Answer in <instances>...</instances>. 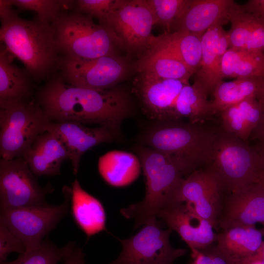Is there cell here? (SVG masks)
<instances>
[{
	"instance_id": "obj_1",
	"label": "cell",
	"mask_w": 264,
	"mask_h": 264,
	"mask_svg": "<svg viewBox=\"0 0 264 264\" xmlns=\"http://www.w3.org/2000/svg\"><path fill=\"white\" fill-rule=\"evenodd\" d=\"M36 101L51 121L96 124L108 129L117 137L122 121L132 113L129 96L123 90L75 87L60 76L49 80L40 89Z\"/></svg>"
},
{
	"instance_id": "obj_2",
	"label": "cell",
	"mask_w": 264,
	"mask_h": 264,
	"mask_svg": "<svg viewBox=\"0 0 264 264\" xmlns=\"http://www.w3.org/2000/svg\"><path fill=\"white\" fill-rule=\"evenodd\" d=\"M220 129L204 123L180 120L157 121L143 133L141 140L150 147L175 159L187 175L211 163Z\"/></svg>"
},
{
	"instance_id": "obj_3",
	"label": "cell",
	"mask_w": 264,
	"mask_h": 264,
	"mask_svg": "<svg viewBox=\"0 0 264 264\" xmlns=\"http://www.w3.org/2000/svg\"><path fill=\"white\" fill-rule=\"evenodd\" d=\"M1 23V42L35 80H42L59 66L61 57L51 24L18 15Z\"/></svg>"
},
{
	"instance_id": "obj_4",
	"label": "cell",
	"mask_w": 264,
	"mask_h": 264,
	"mask_svg": "<svg viewBox=\"0 0 264 264\" xmlns=\"http://www.w3.org/2000/svg\"><path fill=\"white\" fill-rule=\"evenodd\" d=\"M139 157L146 183L143 200L120 210L127 219L134 220L135 228L156 221L158 212L170 204L182 180L187 175L173 157L147 146H138Z\"/></svg>"
},
{
	"instance_id": "obj_5",
	"label": "cell",
	"mask_w": 264,
	"mask_h": 264,
	"mask_svg": "<svg viewBox=\"0 0 264 264\" xmlns=\"http://www.w3.org/2000/svg\"><path fill=\"white\" fill-rule=\"evenodd\" d=\"M51 25L63 57L91 59L115 54L118 44L112 32L89 16L63 13Z\"/></svg>"
},
{
	"instance_id": "obj_6",
	"label": "cell",
	"mask_w": 264,
	"mask_h": 264,
	"mask_svg": "<svg viewBox=\"0 0 264 264\" xmlns=\"http://www.w3.org/2000/svg\"><path fill=\"white\" fill-rule=\"evenodd\" d=\"M207 167L217 175L226 194L259 182L263 172L256 148L221 128L212 161Z\"/></svg>"
},
{
	"instance_id": "obj_7",
	"label": "cell",
	"mask_w": 264,
	"mask_h": 264,
	"mask_svg": "<svg viewBox=\"0 0 264 264\" xmlns=\"http://www.w3.org/2000/svg\"><path fill=\"white\" fill-rule=\"evenodd\" d=\"M51 121L36 102L22 101L0 107V156L4 160L22 156Z\"/></svg>"
},
{
	"instance_id": "obj_8",
	"label": "cell",
	"mask_w": 264,
	"mask_h": 264,
	"mask_svg": "<svg viewBox=\"0 0 264 264\" xmlns=\"http://www.w3.org/2000/svg\"><path fill=\"white\" fill-rule=\"evenodd\" d=\"M63 193L64 201L59 205L28 206L0 209V222L22 242L26 251L37 249L68 213L71 188L64 187Z\"/></svg>"
},
{
	"instance_id": "obj_9",
	"label": "cell",
	"mask_w": 264,
	"mask_h": 264,
	"mask_svg": "<svg viewBox=\"0 0 264 264\" xmlns=\"http://www.w3.org/2000/svg\"><path fill=\"white\" fill-rule=\"evenodd\" d=\"M155 21L147 0H119L103 25L112 32L118 46L143 53L154 39Z\"/></svg>"
},
{
	"instance_id": "obj_10",
	"label": "cell",
	"mask_w": 264,
	"mask_h": 264,
	"mask_svg": "<svg viewBox=\"0 0 264 264\" xmlns=\"http://www.w3.org/2000/svg\"><path fill=\"white\" fill-rule=\"evenodd\" d=\"M22 156L0 160V209L28 206H50L47 195L54 190L49 182L43 187Z\"/></svg>"
},
{
	"instance_id": "obj_11",
	"label": "cell",
	"mask_w": 264,
	"mask_h": 264,
	"mask_svg": "<svg viewBox=\"0 0 264 264\" xmlns=\"http://www.w3.org/2000/svg\"><path fill=\"white\" fill-rule=\"evenodd\" d=\"M172 231L170 228L163 229L157 220L145 224L135 235L118 239L122 251L108 264H172L186 251L171 245L169 238Z\"/></svg>"
},
{
	"instance_id": "obj_12",
	"label": "cell",
	"mask_w": 264,
	"mask_h": 264,
	"mask_svg": "<svg viewBox=\"0 0 264 264\" xmlns=\"http://www.w3.org/2000/svg\"><path fill=\"white\" fill-rule=\"evenodd\" d=\"M58 67L67 84L95 90L115 88L128 70L125 61L116 54L91 59L63 56Z\"/></svg>"
},
{
	"instance_id": "obj_13",
	"label": "cell",
	"mask_w": 264,
	"mask_h": 264,
	"mask_svg": "<svg viewBox=\"0 0 264 264\" xmlns=\"http://www.w3.org/2000/svg\"><path fill=\"white\" fill-rule=\"evenodd\" d=\"M224 193L220 179L206 167L195 171L182 180L170 203H186L218 230L225 196Z\"/></svg>"
},
{
	"instance_id": "obj_14",
	"label": "cell",
	"mask_w": 264,
	"mask_h": 264,
	"mask_svg": "<svg viewBox=\"0 0 264 264\" xmlns=\"http://www.w3.org/2000/svg\"><path fill=\"white\" fill-rule=\"evenodd\" d=\"M188 84L179 80L138 73L133 83V91L144 114L151 119L161 121L168 120L179 93Z\"/></svg>"
},
{
	"instance_id": "obj_15",
	"label": "cell",
	"mask_w": 264,
	"mask_h": 264,
	"mask_svg": "<svg viewBox=\"0 0 264 264\" xmlns=\"http://www.w3.org/2000/svg\"><path fill=\"white\" fill-rule=\"evenodd\" d=\"M172 231H175L191 249L201 250L214 244L217 234L212 225L198 215L185 203L172 202L157 215Z\"/></svg>"
},
{
	"instance_id": "obj_16",
	"label": "cell",
	"mask_w": 264,
	"mask_h": 264,
	"mask_svg": "<svg viewBox=\"0 0 264 264\" xmlns=\"http://www.w3.org/2000/svg\"><path fill=\"white\" fill-rule=\"evenodd\" d=\"M264 224V187L251 183L225 196L219 229Z\"/></svg>"
},
{
	"instance_id": "obj_17",
	"label": "cell",
	"mask_w": 264,
	"mask_h": 264,
	"mask_svg": "<svg viewBox=\"0 0 264 264\" xmlns=\"http://www.w3.org/2000/svg\"><path fill=\"white\" fill-rule=\"evenodd\" d=\"M47 131L55 133L65 145L74 175L77 174L81 158L86 151L99 144L112 142L117 137L105 127L89 128L74 121H51Z\"/></svg>"
},
{
	"instance_id": "obj_18",
	"label": "cell",
	"mask_w": 264,
	"mask_h": 264,
	"mask_svg": "<svg viewBox=\"0 0 264 264\" xmlns=\"http://www.w3.org/2000/svg\"><path fill=\"white\" fill-rule=\"evenodd\" d=\"M234 2L232 0H187L171 32L203 35L215 25H223L229 22V10Z\"/></svg>"
},
{
	"instance_id": "obj_19",
	"label": "cell",
	"mask_w": 264,
	"mask_h": 264,
	"mask_svg": "<svg viewBox=\"0 0 264 264\" xmlns=\"http://www.w3.org/2000/svg\"><path fill=\"white\" fill-rule=\"evenodd\" d=\"M135 68L138 73L188 84L194 74L169 45L163 34L155 37L151 45L141 54Z\"/></svg>"
},
{
	"instance_id": "obj_20",
	"label": "cell",
	"mask_w": 264,
	"mask_h": 264,
	"mask_svg": "<svg viewBox=\"0 0 264 264\" xmlns=\"http://www.w3.org/2000/svg\"><path fill=\"white\" fill-rule=\"evenodd\" d=\"M263 242V232L254 226H235L221 229L215 246L227 264H251Z\"/></svg>"
},
{
	"instance_id": "obj_21",
	"label": "cell",
	"mask_w": 264,
	"mask_h": 264,
	"mask_svg": "<svg viewBox=\"0 0 264 264\" xmlns=\"http://www.w3.org/2000/svg\"><path fill=\"white\" fill-rule=\"evenodd\" d=\"M228 48L226 31L223 25H215L203 35L201 60L195 73V80L200 82L209 94H212L218 84L223 81L221 60Z\"/></svg>"
},
{
	"instance_id": "obj_22",
	"label": "cell",
	"mask_w": 264,
	"mask_h": 264,
	"mask_svg": "<svg viewBox=\"0 0 264 264\" xmlns=\"http://www.w3.org/2000/svg\"><path fill=\"white\" fill-rule=\"evenodd\" d=\"M22 157L38 177L61 175L62 163L69 159L62 141L50 131L40 134Z\"/></svg>"
},
{
	"instance_id": "obj_23",
	"label": "cell",
	"mask_w": 264,
	"mask_h": 264,
	"mask_svg": "<svg viewBox=\"0 0 264 264\" xmlns=\"http://www.w3.org/2000/svg\"><path fill=\"white\" fill-rule=\"evenodd\" d=\"M228 18L231 23L226 31L229 48L264 52V23L259 18L235 1Z\"/></svg>"
},
{
	"instance_id": "obj_24",
	"label": "cell",
	"mask_w": 264,
	"mask_h": 264,
	"mask_svg": "<svg viewBox=\"0 0 264 264\" xmlns=\"http://www.w3.org/2000/svg\"><path fill=\"white\" fill-rule=\"evenodd\" d=\"M71 213L77 226L89 238L106 230V216L101 202L87 192L77 178L71 183Z\"/></svg>"
},
{
	"instance_id": "obj_25",
	"label": "cell",
	"mask_w": 264,
	"mask_h": 264,
	"mask_svg": "<svg viewBox=\"0 0 264 264\" xmlns=\"http://www.w3.org/2000/svg\"><path fill=\"white\" fill-rule=\"evenodd\" d=\"M209 93L199 82L183 87L171 110L168 120L187 118L192 123H204L215 116Z\"/></svg>"
},
{
	"instance_id": "obj_26",
	"label": "cell",
	"mask_w": 264,
	"mask_h": 264,
	"mask_svg": "<svg viewBox=\"0 0 264 264\" xmlns=\"http://www.w3.org/2000/svg\"><path fill=\"white\" fill-rule=\"evenodd\" d=\"M5 45L0 51V107L25 100L31 92V76L12 63Z\"/></svg>"
},
{
	"instance_id": "obj_27",
	"label": "cell",
	"mask_w": 264,
	"mask_h": 264,
	"mask_svg": "<svg viewBox=\"0 0 264 264\" xmlns=\"http://www.w3.org/2000/svg\"><path fill=\"white\" fill-rule=\"evenodd\" d=\"M99 172L104 180L114 187H123L139 176L141 164L137 155L121 151H111L99 157Z\"/></svg>"
},
{
	"instance_id": "obj_28",
	"label": "cell",
	"mask_w": 264,
	"mask_h": 264,
	"mask_svg": "<svg viewBox=\"0 0 264 264\" xmlns=\"http://www.w3.org/2000/svg\"><path fill=\"white\" fill-rule=\"evenodd\" d=\"M264 112L256 98H249L223 111L219 115L221 128L247 142Z\"/></svg>"
},
{
	"instance_id": "obj_29",
	"label": "cell",
	"mask_w": 264,
	"mask_h": 264,
	"mask_svg": "<svg viewBox=\"0 0 264 264\" xmlns=\"http://www.w3.org/2000/svg\"><path fill=\"white\" fill-rule=\"evenodd\" d=\"M224 78H261L264 76V52L228 48L221 64Z\"/></svg>"
},
{
	"instance_id": "obj_30",
	"label": "cell",
	"mask_w": 264,
	"mask_h": 264,
	"mask_svg": "<svg viewBox=\"0 0 264 264\" xmlns=\"http://www.w3.org/2000/svg\"><path fill=\"white\" fill-rule=\"evenodd\" d=\"M261 78H238L220 82L212 93L211 103L215 115L245 99L256 98Z\"/></svg>"
},
{
	"instance_id": "obj_31",
	"label": "cell",
	"mask_w": 264,
	"mask_h": 264,
	"mask_svg": "<svg viewBox=\"0 0 264 264\" xmlns=\"http://www.w3.org/2000/svg\"><path fill=\"white\" fill-rule=\"evenodd\" d=\"M163 35L169 45L195 74L201 62L203 35L176 31Z\"/></svg>"
},
{
	"instance_id": "obj_32",
	"label": "cell",
	"mask_w": 264,
	"mask_h": 264,
	"mask_svg": "<svg viewBox=\"0 0 264 264\" xmlns=\"http://www.w3.org/2000/svg\"><path fill=\"white\" fill-rule=\"evenodd\" d=\"M75 245L74 242H70L58 247L47 236L38 248L20 254L13 261H6L0 264H57L64 260Z\"/></svg>"
},
{
	"instance_id": "obj_33",
	"label": "cell",
	"mask_w": 264,
	"mask_h": 264,
	"mask_svg": "<svg viewBox=\"0 0 264 264\" xmlns=\"http://www.w3.org/2000/svg\"><path fill=\"white\" fill-rule=\"evenodd\" d=\"M13 5L20 10L35 11L41 22L52 24L63 13V8L70 5L72 0H11Z\"/></svg>"
},
{
	"instance_id": "obj_34",
	"label": "cell",
	"mask_w": 264,
	"mask_h": 264,
	"mask_svg": "<svg viewBox=\"0 0 264 264\" xmlns=\"http://www.w3.org/2000/svg\"><path fill=\"white\" fill-rule=\"evenodd\" d=\"M187 0H147L155 24L162 26L165 34L171 32L172 26Z\"/></svg>"
},
{
	"instance_id": "obj_35",
	"label": "cell",
	"mask_w": 264,
	"mask_h": 264,
	"mask_svg": "<svg viewBox=\"0 0 264 264\" xmlns=\"http://www.w3.org/2000/svg\"><path fill=\"white\" fill-rule=\"evenodd\" d=\"M119 0H78L77 11L96 18L103 25L116 7Z\"/></svg>"
},
{
	"instance_id": "obj_36",
	"label": "cell",
	"mask_w": 264,
	"mask_h": 264,
	"mask_svg": "<svg viewBox=\"0 0 264 264\" xmlns=\"http://www.w3.org/2000/svg\"><path fill=\"white\" fill-rule=\"evenodd\" d=\"M26 248L22 242L5 225L0 222V263L7 261L9 254L24 253Z\"/></svg>"
},
{
	"instance_id": "obj_37",
	"label": "cell",
	"mask_w": 264,
	"mask_h": 264,
	"mask_svg": "<svg viewBox=\"0 0 264 264\" xmlns=\"http://www.w3.org/2000/svg\"><path fill=\"white\" fill-rule=\"evenodd\" d=\"M191 252L192 261L189 264H227L214 244Z\"/></svg>"
},
{
	"instance_id": "obj_38",
	"label": "cell",
	"mask_w": 264,
	"mask_h": 264,
	"mask_svg": "<svg viewBox=\"0 0 264 264\" xmlns=\"http://www.w3.org/2000/svg\"><path fill=\"white\" fill-rule=\"evenodd\" d=\"M242 5L264 23V0H249Z\"/></svg>"
},
{
	"instance_id": "obj_39",
	"label": "cell",
	"mask_w": 264,
	"mask_h": 264,
	"mask_svg": "<svg viewBox=\"0 0 264 264\" xmlns=\"http://www.w3.org/2000/svg\"><path fill=\"white\" fill-rule=\"evenodd\" d=\"M85 257L82 248L75 245L63 261V264H86Z\"/></svg>"
},
{
	"instance_id": "obj_40",
	"label": "cell",
	"mask_w": 264,
	"mask_h": 264,
	"mask_svg": "<svg viewBox=\"0 0 264 264\" xmlns=\"http://www.w3.org/2000/svg\"><path fill=\"white\" fill-rule=\"evenodd\" d=\"M11 0H0V18L1 22L6 21L18 15L12 8Z\"/></svg>"
},
{
	"instance_id": "obj_41",
	"label": "cell",
	"mask_w": 264,
	"mask_h": 264,
	"mask_svg": "<svg viewBox=\"0 0 264 264\" xmlns=\"http://www.w3.org/2000/svg\"><path fill=\"white\" fill-rule=\"evenodd\" d=\"M250 137L253 140L256 141L257 143H264V113L252 132Z\"/></svg>"
},
{
	"instance_id": "obj_42",
	"label": "cell",
	"mask_w": 264,
	"mask_h": 264,
	"mask_svg": "<svg viewBox=\"0 0 264 264\" xmlns=\"http://www.w3.org/2000/svg\"><path fill=\"white\" fill-rule=\"evenodd\" d=\"M256 99L264 113V76L261 78Z\"/></svg>"
},
{
	"instance_id": "obj_43",
	"label": "cell",
	"mask_w": 264,
	"mask_h": 264,
	"mask_svg": "<svg viewBox=\"0 0 264 264\" xmlns=\"http://www.w3.org/2000/svg\"><path fill=\"white\" fill-rule=\"evenodd\" d=\"M251 264H264V242L253 257Z\"/></svg>"
},
{
	"instance_id": "obj_44",
	"label": "cell",
	"mask_w": 264,
	"mask_h": 264,
	"mask_svg": "<svg viewBox=\"0 0 264 264\" xmlns=\"http://www.w3.org/2000/svg\"><path fill=\"white\" fill-rule=\"evenodd\" d=\"M254 147L261 156L263 166V172H264V143H257Z\"/></svg>"
},
{
	"instance_id": "obj_45",
	"label": "cell",
	"mask_w": 264,
	"mask_h": 264,
	"mask_svg": "<svg viewBox=\"0 0 264 264\" xmlns=\"http://www.w3.org/2000/svg\"><path fill=\"white\" fill-rule=\"evenodd\" d=\"M260 176L259 182L264 187V172H263Z\"/></svg>"
},
{
	"instance_id": "obj_46",
	"label": "cell",
	"mask_w": 264,
	"mask_h": 264,
	"mask_svg": "<svg viewBox=\"0 0 264 264\" xmlns=\"http://www.w3.org/2000/svg\"><path fill=\"white\" fill-rule=\"evenodd\" d=\"M263 225H264V224H263Z\"/></svg>"
}]
</instances>
